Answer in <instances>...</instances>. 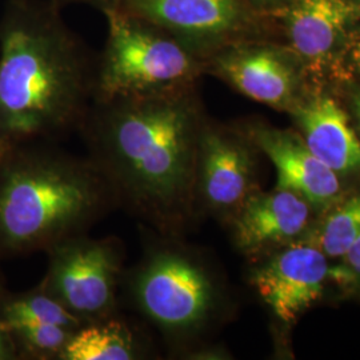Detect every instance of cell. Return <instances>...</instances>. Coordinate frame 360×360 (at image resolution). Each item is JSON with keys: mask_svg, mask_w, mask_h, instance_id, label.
<instances>
[{"mask_svg": "<svg viewBox=\"0 0 360 360\" xmlns=\"http://www.w3.org/2000/svg\"><path fill=\"white\" fill-rule=\"evenodd\" d=\"M15 334L34 355L44 359H62L68 342L77 330L58 324L27 323L7 330Z\"/></svg>", "mask_w": 360, "mask_h": 360, "instance_id": "18", "label": "cell"}, {"mask_svg": "<svg viewBox=\"0 0 360 360\" xmlns=\"http://www.w3.org/2000/svg\"><path fill=\"white\" fill-rule=\"evenodd\" d=\"M55 3L13 19L0 40V131L13 138L80 129L95 67Z\"/></svg>", "mask_w": 360, "mask_h": 360, "instance_id": "2", "label": "cell"}, {"mask_svg": "<svg viewBox=\"0 0 360 360\" xmlns=\"http://www.w3.org/2000/svg\"><path fill=\"white\" fill-rule=\"evenodd\" d=\"M120 8L163 28L206 62L247 26L245 0H123Z\"/></svg>", "mask_w": 360, "mask_h": 360, "instance_id": "7", "label": "cell"}, {"mask_svg": "<svg viewBox=\"0 0 360 360\" xmlns=\"http://www.w3.org/2000/svg\"><path fill=\"white\" fill-rule=\"evenodd\" d=\"M0 312V324L6 330L27 323L58 324L71 330H79L84 326V323L41 287L32 294L13 297L6 302Z\"/></svg>", "mask_w": 360, "mask_h": 360, "instance_id": "16", "label": "cell"}, {"mask_svg": "<svg viewBox=\"0 0 360 360\" xmlns=\"http://www.w3.org/2000/svg\"><path fill=\"white\" fill-rule=\"evenodd\" d=\"M41 288L84 324L115 316L124 248L115 236L87 233L53 245Z\"/></svg>", "mask_w": 360, "mask_h": 360, "instance_id": "6", "label": "cell"}, {"mask_svg": "<svg viewBox=\"0 0 360 360\" xmlns=\"http://www.w3.org/2000/svg\"><path fill=\"white\" fill-rule=\"evenodd\" d=\"M360 236V193L336 207L323 223L319 248L326 257H343Z\"/></svg>", "mask_w": 360, "mask_h": 360, "instance_id": "17", "label": "cell"}, {"mask_svg": "<svg viewBox=\"0 0 360 360\" xmlns=\"http://www.w3.org/2000/svg\"><path fill=\"white\" fill-rule=\"evenodd\" d=\"M116 205L87 158L47 151L13 165L0 179V240L10 248H46L87 233Z\"/></svg>", "mask_w": 360, "mask_h": 360, "instance_id": "3", "label": "cell"}, {"mask_svg": "<svg viewBox=\"0 0 360 360\" xmlns=\"http://www.w3.org/2000/svg\"><path fill=\"white\" fill-rule=\"evenodd\" d=\"M191 87L94 101L80 127L116 205L176 236L195 198L202 131Z\"/></svg>", "mask_w": 360, "mask_h": 360, "instance_id": "1", "label": "cell"}, {"mask_svg": "<svg viewBox=\"0 0 360 360\" xmlns=\"http://www.w3.org/2000/svg\"><path fill=\"white\" fill-rule=\"evenodd\" d=\"M107 39L95 67L94 101L193 86L205 60L160 27L116 7L104 10Z\"/></svg>", "mask_w": 360, "mask_h": 360, "instance_id": "4", "label": "cell"}, {"mask_svg": "<svg viewBox=\"0 0 360 360\" xmlns=\"http://www.w3.org/2000/svg\"><path fill=\"white\" fill-rule=\"evenodd\" d=\"M135 309L166 340H180L207 322L215 304V285L176 236L153 231L139 262L123 274Z\"/></svg>", "mask_w": 360, "mask_h": 360, "instance_id": "5", "label": "cell"}, {"mask_svg": "<svg viewBox=\"0 0 360 360\" xmlns=\"http://www.w3.org/2000/svg\"><path fill=\"white\" fill-rule=\"evenodd\" d=\"M248 1H251L252 4H257V6H267V4H271L278 0H248Z\"/></svg>", "mask_w": 360, "mask_h": 360, "instance_id": "24", "label": "cell"}, {"mask_svg": "<svg viewBox=\"0 0 360 360\" xmlns=\"http://www.w3.org/2000/svg\"><path fill=\"white\" fill-rule=\"evenodd\" d=\"M343 257L346 259L347 270L352 274V276L360 279V236Z\"/></svg>", "mask_w": 360, "mask_h": 360, "instance_id": "20", "label": "cell"}, {"mask_svg": "<svg viewBox=\"0 0 360 360\" xmlns=\"http://www.w3.org/2000/svg\"><path fill=\"white\" fill-rule=\"evenodd\" d=\"M123 0H53V3L58 7H62L65 4H89V6H94L95 8L101 10L103 13L104 10L108 8H116L120 7Z\"/></svg>", "mask_w": 360, "mask_h": 360, "instance_id": "19", "label": "cell"}, {"mask_svg": "<svg viewBox=\"0 0 360 360\" xmlns=\"http://www.w3.org/2000/svg\"><path fill=\"white\" fill-rule=\"evenodd\" d=\"M306 146L336 174L360 171V141L346 112L330 96H315L295 110Z\"/></svg>", "mask_w": 360, "mask_h": 360, "instance_id": "13", "label": "cell"}, {"mask_svg": "<svg viewBox=\"0 0 360 360\" xmlns=\"http://www.w3.org/2000/svg\"><path fill=\"white\" fill-rule=\"evenodd\" d=\"M354 60H355L356 67L359 68L360 71V43L356 46V49H355V51H354Z\"/></svg>", "mask_w": 360, "mask_h": 360, "instance_id": "23", "label": "cell"}, {"mask_svg": "<svg viewBox=\"0 0 360 360\" xmlns=\"http://www.w3.org/2000/svg\"><path fill=\"white\" fill-rule=\"evenodd\" d=\"M254 159L242 138L205 127L202 131L196 167L195 196L206 206L235 217L255 193Z\"/></svg>", "mask_w": 360, "mask_h": 360, "instance_id": "9", "label": "cell"}, {"mask_svg": "<svg viewBox=\"0 0 360 360\" xmlns=\"http://www.w3.org/2000/svg\"><path fill=\"white\" fill-rule=\"evenodd\" d=\"M219 77L259 103L282 105L295 90V74L269 47L231 43L205 62Z\"/></svg>", "mask_w": 360, "mask_h": 360, "instance_id": "10", "label": "cell"}, {"mask_svg": "<svg viewBox=\"0 0 360 360\" xmlns=\"http://www.w3.org/2000/svg\"><path fill=\"white\" fill-rule=\"evenodd\" d=\"M144 355L135 333L115 315L80 327L60 360H132L142 359Z\"/></svg>", "mask_w": 360, "mask_h": 360, "instance_id": "15", "label": "cell"}, {"mask_svg": "<svg viewBox=\"0 0 360 360\" xmlns=\"http://www.w3.org/2000/svg\"><path fill=\"white\" fill-rule=\"evenodd\" d=\"M250 139L276 168V188L296 193L316 207L331 205L338 199L342 190L338 174L295 136L278 129L254 127L250 129Z\"/></svg>", "mask_w": 360, "mask_h": 360, "instance_id": "11", "label": "cell"}, {"mask_svg": "<svg viewBox=\"0 0 360 360\" xmlns=\"http://www.w3.org/2000/svg\"><path fill=\"white\" fill-rule=\"evenodd\" d=\"M354 15L347 0H296L287 16L288 37L303 58L319 62L333 51Z\"/></svg>", "mask_w": 360, "mask_h": 360, "instance_id": "14", "label": "cell"}, {"mask_svg": "<svg viewBox=\"0 0 360 360\" xmlns=\"http://www.w3.org/2000/svg\"><path fill=\"white\" fill-rule=\"evenodd\" d=\"M309 219L307 200L276 188L274 193H252L231 221L236 245L252 255L295 238L307 227Z\"/></svg>", "mask_w": 360, "mask_h": 360, "instance_id": "12", "label": "cell"}, {"mask_svg": "<svg viewBox=\"0 0 360 360\" xmlns=\"http://www.w3.org/2000/svg\"><path fill=\"white\" fill-rule=\"evenodd\" d=\"M354 111H355V115L358 117L360 123V91L356 92L354 96Z\"/></svg>", "mask_w": 360, "mask_h": 360, "instance_id": "22", "label": "cell"}, {"mask_svg": "<svg viewBox=\"0 0 360 360\" xmlns=\"http://www.w3.org/2000/svg\"><path fill=\"white\" fill-rule=\"evenodd\" d=\"M331 276L321 248L294 245L254 271L252 284L263 302L283 323H292L323 294Z\"/></svg>", "mask_w": 360, "mask_h": 360, "instance_id": "8", "label": "cell"}, {"mask_svg": "<svg viewBox=\"0 0 360 360\" xmlns=\"http://www.w3.org/2000/svg\"><path fill=\"white\" fill-rule=\"evenodd\" d=\"M8 331L0 324V360L7 359L11 354L10 340H8Z\"/></svg>", "mask_w": 360, "mask_h": 360, "instance_id": "21", "label": "cell"}]
</instances>
